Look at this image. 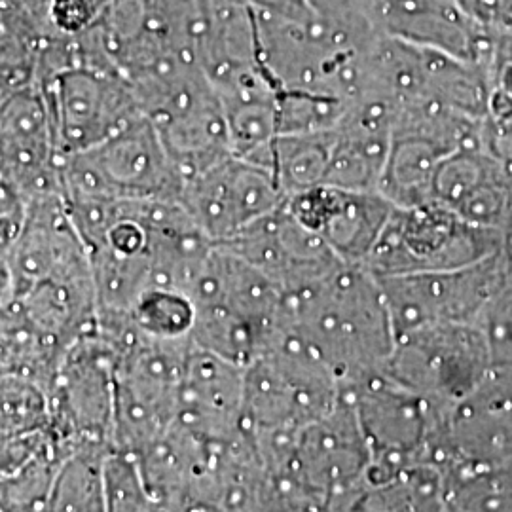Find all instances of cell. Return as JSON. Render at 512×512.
<instances>
[{"label": "cell", "instance_id": "cell-17", "mask_svg": "<svg viewBox=\"0 0 512 512\" xmlns=\"http://www.w3.org/2000/svg\"><path fill=\"white\" fill-rule=\"evenodd\" d=\"M69 450L55 475L48 511H107L103 459L109 444L67 442Z\"/></svg>", "mask_w": 512, "mask_h": 512}, {"label": "cell", "instance_id": "cell-19", "mask_svg": "<svg viewBox=\"0 0 512 512\" xmlns=\"http://www.w3.org/2000/svg\"><path fill=\"white\" fill-rule=\"evenodd\" d=\"M332 128L313 133L277 135L274 171L287 198L325 184L329 171Z\"/></svg>", "mask_w": 512, "mask_h": 512}, {"label": "cell", "instance_id": "cell-4", "mask_svg": "<svg viewBox=\"0 0 512 512\" xmlns=\"http://www.w3.org/2000/svg\"><path fill=\"white\" fill-rule=\"evenodd\" d=\"M67 198L181 200L184 177L147 114L65 162Z\"/></svg>", "mask_w": 512, "mask_h": 512}, {"label": "cell", "instance_id": "cell-5", "mask_svg": "<svg viewBox=\"0 0 512 512\" xmlns=\"http://www.w3.org/2000/svg\"><path fill=\"white\" fill-rule=\"evenodd\" d=\"M342 397L351 404L370 450L368 475L408 463H437L448 416L437 404L399 384L384 370L342 385Z\"/></svg>", "mask_w": 512, "mask_h": 512}, {"label": "cell", "instance_id": "cell-18", "mask_svg": "<svg viewBox=\"0 0 512 512\" xmlns=\"http://www.w3.org/2000/svg\"><path fill=\"white\" fill-rule=\"evenodd\" d=\"M444 471L446 511H512V465L454 461Z\"/></svg>", "mask_w": 512, "mask_h": 512}, {"label": "cell", "instance_id": "cell-9", "mask_svg": "<svg viewBox=\"0 0 512 512\" xmlns=\"http://www.w3.org/2000/svg\"><path fill=\"white\" fill-rule=\"evenodd\" d=\"M285 202L287 194L274 169L238 156L188 177L181 192L186 211L213 243L234 238Z\"/></svg>", "mask_w": 512, "mask_h": 512}, {"label": "cell", "instance_id": "cell-14", "mask_svg": "<svg viewBox=\"0 0 512 512\" xmlns=\"http://www.w3.org/2000/svg\"><path fill=\"white\" fill-rule=\"evenodd\" d=\"M243 397L245 368L192 346L184 363L173 423L203 439H238L247 433Z\"/></svg>", "mask_w": 512, "mask_h": 512}, {"label": "cell", "instance_id": "cell-24", "mask_svg": "<svg viewBox=\"0 0 512 512\" xmlns=\"http://www.w3.org/2000/svg\"><path fill=\"white\" fill-rule=\"evenodd\" d=\"M476 325L488 340L494 368L512 372V285L509 281L490 300Z\"/></svg>", "mask_w": 512, "mask_h": 512}, {"label": "cell", "instance_id": "cell-2", "mask_svg": "<svg viewBox=\"0 0 512 512\" xmlns=\"http://www.w3.org/2000/svg\"><path fill=\"white\" fill-rule=\"evenodd\" d=\"M340 399L334 372L281 327L245 366L243 425L249 433L296 431L329 414Z\"/></svg>", "mask_w": 512, "mask_h": 512}, {"label": "cell", "instance_id": "cell-10", "mask_svg": "<svg viewBox=\"0 0 512 512\" xmlns=\"http://www.w3.org/2000/svg\"><path fill=\"white\" fill-rule=\"evenodd\" d=\"M48 99L38 84L0 97V171L18 184L25 203L65 194L63 167Z\"/></svg>", "mask_w": 512, "mask_h": 512}, {"label": "cell", "instance_id": "cell-21", "mask_svg": "<svg viewBox=\"0 0 512 512\" xmlns=\"http://www.w3.org/2000/svg\"><path fill=\"white\" fill-rule=\"evenodd\" d=\"M131 319L143 334L164 340H186L196 319V306L188 294L175 289H150L143 294Z\"/></svg>", "mask_w": 512, "mask_h": 512}, {"label": "cell", "instance_id": "cell-12", "mask_svg": "<svg viewBox=\"0 0 512 512\" xmlns=\"http://www.w3.org/2000/svg\"><path fill=\"white\" fill-rule=\"evenodd\" d=\"M287 205L334 255L351 266H365L395 207L378 190L325 184L289 196Z\"/></svg>", "mask_w": 512, "mask_h": 512}, {"label": "cell", "instance_id": "cell-25", "mask_svg": "<svg viewBox=\"0 0 512 512\" xmlns=\"http://www.w3.org/2000/svg\"><path fill=\"white\" fill-rule=\"evenodd\" d=\"M110 0H48V18L57 35L76 37L101 18Z\"/></svg>", "mask_w": 512, "mask_h": 512}, {"label": "cell", "instance_id": "cell-26", "mask_svg": "<svg viewBox=\"0 0 512 512\" xmlns=\"http://www.w3.org/2000/svg\"><path fill=\"white\" fill-rule=\"evenodd\" d=\"M458 4L492 35L512 29V0H458Z\"/></svg>", "mask_w": 512, "mask_h": 512}, {"label": "cell", "instance_id": "cell-23", "mask_svg": "<svg viewBox=\"0 0 512 512\" xmlns=\"http://www.w3.org/2000/svg\"><path fill=\"white\" fill-rule=\"evenodd\" d=\"M103 486L107 511H156L139 459L133 454L110 448L103 459Z\"/></svg>", "mask_w": 512, "mask_h": 512}, {"label": "cell", "instance_id": "cell-7", "mask_svg": "<svg viewBox=\"0 0 512 512\" xmlns=\"http://www.w3.org/2000/svg\"><path fill=\"white\" fill-rule=\"evenodd\" d=\"M397 336L437 325H476L507 283L503 249L480 262L423 274L378 277Z\"/></svg>", "mask_w": 512, "mask_h": 512}, {"label": "cell", "instance_id": "cell-28", "mask_svg": "<svg viewBox=\"0 0 512 512\" xmlns=\"http://www.w3.org/2000/svg\"><path fill=\"white\" fill-rule=\"evenodd\" d=\"M23 215L0 217V272H10V258L21 230Z\"/></svg>", "mask_w": 512, "mask_h": 512}, {"label": "cell", "instance_id": "cell-30", "mask_svg": "<svg viewBox=\"0 0 512 512\" xmlns=\"http://www.w3.org/2000/svg\"><path fill=\"white\" fill-rule=\"evenodd\" d=\"M492 37H494V48H492V59H490L488 67L499 65V67H507L512 71V29L503 31V33H495Z\"/></svg>", "mask_w": 512, "mask_h": 512}, {"label": "cell", "instance_id": "cell-29", "mask_svg": "<svg viewBox=\"0 0 512 512\" xmlns=\"http://www.w3.org/2000/svg\"><path fill=\"white\" fill-rule=\"evenodd\" d=\"M25 209V198L6 173L0 171V217H12V215H23Z\"/></svg>", "mask_w": 512, "mask_h": 512}, {"label": "cell", "instance_id": "cell-13", "mask_svg": "<svg viewBox=\"0 0 512 512\" xmlns=\"http://www.w3.org/2000/svg\"><path fill=\"white\" fill-rule=\"evenodd\" d=\"M374 27L384 37L488 67L494 37L458 0H376Z\"/></svg>", "mask_w": 512, "mask_h": 512}, {"label": "cell", "instance_id": "cell-3", "mask_svg": "<svg viewBox=\"0 0 512 512\" xmlns=\"http://www.w3.org/2000/svg\"><path fill=\"white\" fill-rule=\"evenodd\" d=\"M503 238L439 202L393 207L365 268L378 277L452 270L499 253Z\"/></svg>", "mask_w": 512, "mask_h": 512}, {"label": "cell", "instance_id": "cell-16", "mask_svg": "<svg viewBox=\"0 0 512 512\" xmlns=\"http://www.w3.org/2000/svg\"><path fill=\"white\" fill-rule=\"evenodd\" d=\"M355 511H446L444 471L437 463H408L366 476Z\"/></svg>", "mask_w": 512, "mask_h": 512}, {"label": "cell", "instance_id": "cell-8", "mask_svg": "<svg viewBox=\"0 0 512 512\" xmlns=\"http://www.w3.org/2000/svg\"><path fill=\"white\" fill-rule=\"evenodd\" d=\"M38 86L48 99L59 148L67 156L105 143L145 114L128 80L116 71L73 65Z\"/></svg>", "mask_w": 512, "mask_h": 512}, {"label": "cell", "instance_id": "cell-20", "mask_svg": "<svg viewBox=\"0 0 512 512\" xmlns=\"http://www.w3.org/2000/svg\"><path fill=\"white\" fill-rule=\"evenodd\" d=\"M67 450V442L55 435L52 444L29 465L0 478V511H48L55 475Z\"/></svg>", "mask_w": 512, "mask_h": 512}, {"label": "cell", "instance_id": "cell-22", "mask_svg": "<svg viewBox=\"0 0 512 512\" xmlns=\"http://www.w3.org/2000/svg\"><path fill=\"white\" fill-rule=\"evenodd\" d=\"M46 427H50L46 389L23 376H0V437H14Z\"/></svg>", "mask_w": 512, "mask_h": 512}, {"label": "cell", "instance_id": "cell-27", "mask_svg": "<svg viewBox=\"0 0 512 512\" xmlns=\"http://www.w3.org/2000/svg\"><path fill=\"white\" fill-rule=\"evenodd\" d=\"M241 2H245L255 12L279 16V18L308 21L315 16L310 0H241Z\"/></svg>", "mask_w": 512, "mask_h": 512}, {"label": "cell", "instance_id": "cell-6", "mask_svg": "<svg viewBox=\"0 0 512 512\" xmlns=\"http://www.w3.org/2000/svg\"><path fill=\"white\" fill-rule=\"evenodd\" d=\"M492 368L488 340L478 325H437L401 334L384 372L450 412Z\"/></svg>", "mask_w": 512, "mask_h": 512}, {"label": "cell", "instance_id": "cell-31", "mask_svg": "<svg viewBox=\"0 0 512 512\" xmlns=\"http://www.w3.org/2000/svg\"><path fill=\"white\" fill-rule=\"evenodd\" d=\"M2 95H4V92H2V88H0V97H2Z\"/></svg>", "mask_w": 512, "mask_h": 512}, {"label": "cell", "instance_id": "cell-1", "mask_svg": "<svg viewBox=\"0 0 512 512\" xmlns=\"http://www.w3.org/2000/svg\"><path fill=\"white\" fill-rule=\"evenodd\" d=\"M279 327L342 385L384 370L399 338L378 275L351 264L285 294Z\"/></svg>", "mask_w": 512, "mask_h": 512}, {"label": "cell", "instance_id": "cell-11", "mask_svg": "<svg viewBox=\"0 0 512 512\" xmlns=\"http://www.w3.org/2000/svg\"><path fill=\"white\" fill-rule=\"evenodd\" d=\"M217 245L253 264L283 294L300 291L346 264L294 215L287 202Z\"/></svg>", "mask_w": 512, "mask_h": 512}, {"label": "cell", "instance_id": "cell-15", "mask_svg": "<svg viewBox=\"0 0 512 512\" xmlns=\"http://www.w3.org/2000/svg\"><path fill=\"white\" fill-rule=\"evenodd\" d=\"M452 154L418 131H393L378 192L395 207L433 202L440 162Z\"/></svg>", "mask_w": 512, "mask_h": 512}]
</instances>
